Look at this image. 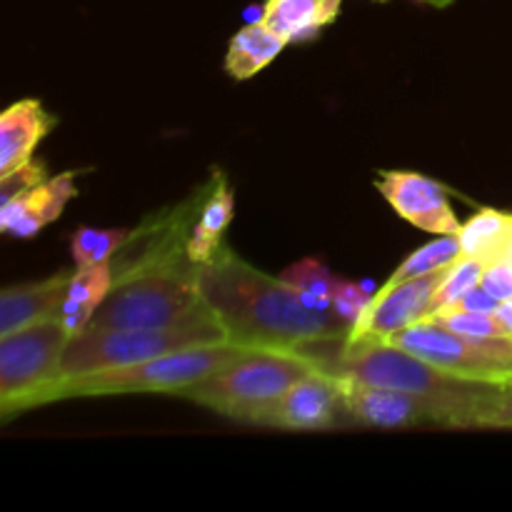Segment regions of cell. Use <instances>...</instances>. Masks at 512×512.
Masks as SVG:
<instances>
[{
	"instance_id": "cell-13",
	"label": "cell",
	"mask_w": 512,
	"mask_h": 512,
	"mask_svg": "<svg viewBox=\"0 0 512 512\" xmlns=\"http://www.w3.org/2000/svg\"><path fill=\"white\" fill-rule=\"evenodd\" d=\"M390 208L415 228L433 235H458L460 220L455 218L448 190L435 180L410 170H383L375 180Z\"/></svg>"
},
{
	"instance_id": "cell-14",
	"label": "cell",
	"mask_w": 512,
	"mask_h": 512,
	"mask_svg": "<svg viewBox=\"0 0 512 512\" xmlns=\"http://www.w3.org/2000/svg\"><path fill=\"white\" fill-rule=\"evenodd\" d=\"M78 195L73 173L48 178L38 188L0 205V230L13 238H33L45 225L60 218L65 205Z\"/></svg>"
},
{
	"instance_id": "cell-29",
	"label": "cell",
	"mask_w": 512,
	"mask_h": 512,
	"mask_svg": "<svg viewBox=\"0 0 512 512\" xmlns=\"http://www.w3.org/2000/svg\"><path fill=\"white\" fill-rule=\"evenodd\" d=\"M368 285H358L350 283V280H340L338 290H335V300H333V310L345 320V323L355 325L358 323L360 315L370 308L373 303L375 293H368Z\"/></svg>"
},
{
	"instance_id": "cell-19",
	"label": "cell",
	"mask_w": 512,
	"mask_h": 512,
	"mask_svg": "<svg viewBox=\"0 0 512 512\" xmlns=\"http://www.w3.org/2000/svg\"><path fill=\"white\" fill-rule=\"evenodd\" d=\"M110 288H113L110 263L85 265V268L75 270L68 285V295L63 300V308L58 313L60 323L65 325L70 335H78L80 330L88 328L95 310L103 303L105 295L110 293Z\"/></svg>"
},
{
	"instance_id": "cell-15",
	"label": "cell",
	"mask_w": 512,
	"mask_h": 512,
	"mask_svg": "<svg viewBox=\"0 0 512 512\" xmlns=\"http://www.w3.org/2000/svg\"><path fill=\"white\" fill-rule=\"evenodd\" d=\"M73 273L60 270L50 278L5 288L0 295V335L15 333L40 320L58 318Z\"/></svg>"
},
{
	"instance_id": "cell-7",
	"label": "cell",
	"mask_w": 512,
	"mask_h": 512,
	"mask_svg": "<svg viewBox=\"0 0 512 512\" xmlns=\"http://www.w3.org/2000/svg\"><path fill=\"white\" fill-rule=\"evenodd\" d=\"M378 343L408 350L455 378L508 383L512 375V335L475 338V335L455 333L433 320H420Z\"/></svg>"
},
{
	"instance_id": "cell-35",
	"label": "cell",
	"mask_w": 512,
	"mask_h": 512,
	"mask_svg": "<svg viewBox=\"0 0 512 512\" xmlns=\"http://www.w3.org/2000/svg\"><path fill=\"white\" fill-rule=\"evenodd\" d=\"M503 385H508V388H512V375H510V380H508V383H503Z\"/></svg>"
},
{
	"instance_id": "cell-17",
	"label": "cell",
	"mask_w": 512,
	"mask_h": 512,
	"mask_svg": "<svg viewBox=\"0 0 512 512\" xmlns=\"http://www.w3.org/2000/svg\"><path fill=\"white\" fill-rule=\"evenodd\" d=\"M343 0H268L263 5V20L273 33L288 43L310 40L333 23Z\"/></svg>"
},
{
	"instance_id": "cell-25",
	"label": "cell",
	"mask_w": 512,
	"mask_h": 512,
	"mask_svg": "<svg viewBox=\"0 0 512 512\" xmlns=\"http://www.w3.org/2000/svg\"><path fill=\"white\" fill-rule=\"evenodd\" d=\"M485 268H488V265L480 263V260L475 258L455 260V263L448 268V273H445L443 283H440L438 290H435L433 313L448 308V305H455L465 293H468V290H473L475 285H480Z\"/></svg>"
},
{
	"instance_id": "cell-18",
	"label": "cell",
	"mask_w": 512,
	"mask_h": 512,
	"mask_svg": "<svg viewBox=\"0 0 512 512\" xmlns=\"http://www.w3.org/2000/svg\"><path fill=\"white\" fill-rule=\"evenodd\" d=\"M235 215V195L228 188V180L223 173L215 170V185L210 190L208 200H205L200 218L195 220L193 235L188 243V255L193 263H208L215 253L220 250L228 230L230 220Z\"/></svg>"
},
{
	"instance_id": "cell-12",
	"label": "cell",
	"mask_w": 512,
	"mask_h": 512,
	"mask_svg": "<svg viewBox=\"0 0 512 512\" xmlns=\"http://www.w3.org/2000/svg\"><path fill=\"white\" fill-rule=\"evenodd\" d=\"M448 268L435 270V273L420 275V278L405 280L398 285H383L375 293L373 303L358 318L348 343H365V340H385L393 333L420 323L433 313V298L438 285L443 283Z\"/></svg>"
},
{
	"instance_id": "cell-4",
	"label": "cell",
	"mask_w": 512,
	"mask_h": 512,
	"mask_svg": "<svg viewBox=\"0 0 512 512\" xmlns=\"http://www.w3.org/2000/svg\"><path fill=\"white\" fill-rule=\"evenodd\" d=\"M205 310L198 263L145 270L113 283L88 330H158L188 323Z\"/></svg>"
},
{
	"instance_id": "cell-10",
	"label": "cell",
	"mask_w": 512,
	"mask_h": 512,
	"mask_svg": "<svg viewBox=\"0 0 512 512\" xmlns=\"http://www.w3.org/2000/svg\"><path fill=\"white\" fill-rule=\"evenodd\" d=\"M345 415H350L345 380L320 368L280 398L250 410L240 423L280 430H330L338 428Z\"/></svg>"
},
{
	"instance_id": "cell-27",
	"label": "cell",
	"mask_w": 512,
	"mask_h": 512,
	"mask_svg": "<svg viewBox=\"0 0 512 512\" xmlns=\"http://www.w3.org/2000/svg\"><path fill=\"white\" fill-rule=\"evenodd\" d=\"M425 320H433V323L445 325V328L455 330V333L475 335V338H498V335H510L495 313H470V310L455 308V305H448V308L428 315Z\"/></svg>"
},
{
	"instance_id": "cell-24",
	"label": "cell",
	"mask_w": 512,
	"mask_h": 512,
	"mask_svg": "<svg viewBox=\"0 0 512 512\" xmlns=\"http://www.w3.org/2000/svg\"><path fill=\"white\" fill-rule=\"evenodd\" d=\"M128 238V230H98V228H80L75 230L70 240V253L78 268L85 265H103L113 260L123 240Z\"/></svg>"
},
{
	"instance_id": "cell-6",
	"label": "cell",
	"mask_w": 512,
	"mask_h": 512,
	"mask_svg": "<svg viewBox=\"0 0 512 512\" xmlns=\"http://www.w3.org/2000/svg\"><path fill=\"white\" fill-rule=\"evenodd\" d=\"M228 343L223 325L213 310H205L188 323L158 330H80L68 340L60 358L58 378L98 373V370L125 368L143 363L173 350L198 348V345ZM53 383V380H50Z\"/></svg>"
},
{
	"instance_id": "cell-34",
	"label": "cell",
	"mask_w": 512,
	"mask_h": 512,
	"mask_svg": "<svg viewBox=\"0 0 512 512\" xmlns=\"http://www.w3.org/2000/svg\"><path fill=\"white\" fill-rule=\"evenodd\" d=\"M503 263H505V265H508V268L512 270V245H510V248H508V253H505V255H503Z\"/></svg>"
},
{
	"instance_id": "cell-1",
	"label": "cell",
	"mask_w": 512,
	"mask_h": 512,
	"mask_svg": "<svg viewBox=\"0 0 512 512\" xmlns=\"http://www.w3.org/2000/svg\"><path fill=\"white\" fill-rule=\"evenodd\" d=\"M205 305L223 325L228 343L245 348H303L325 340H345L353 325L335 310H315L285 280L270 278L220 245L198 265Z\"/></svg>"
},
{
	"instance_id": "cell-22",
	"label": "cell",
	"mask_w": 512,
	"mask_h": 512,
	"mask_svg": "<svg viewBox=\"0 0 512 512\" xmlns=\"http://www.w3.org/2000/svg\"><path fill=\"white\" fill-rule=\"evenodd\" d=\"M280 280L295 288L300 298L315 310H333L335 290H338L340 280L325 268L320 260L305 258L300 263L290 265L285 273H280Z\"/></svg>"
},
{
	"instance_id": "cell-21",
	"label": "cell",
	"mask_w": 512,
	"mask_h": 512,
	"mask_svg": "<svg viewBox=\"0 0 512 512\" xmlns=\"http://www.w3.org/2000/svg\"><path fill=\"white\" fill-rule=\"evenodd\" d=\"M463 258H475L490 265L503 260L512 245V213L483 208L463 223L458 233Z\"/></svg>"
},
{
	"instance_id": "cell-36",
	"label": "cell",
	"mask_w": 512,
	"mask_h": 512,
	"mask_svg": "<svg viewBox=\"0 0 512 512\" xmlns=\"http://www.w3.org/2000/svg\"><path fill=\"white\" fill-rule=\"evenodd\" d=\"M378 3H385V0H378Z\"/></svg>"
},
{
	"instance_id": "cell-23",
	"label": "cell",
	"mask_w": 512,
	"mask_h": 512,
	"mask_svg": "<svg viewBox=\"0 0 512 512\" xmlns=\"http://www.w3.org/2000/svg\"><path fill=\"white\" fill-rule=\"evenodd\" d=\"M463 258V250H460V238L458 235H438L435 240H430L428 245L418 248L415 253H410L403 263L395 268V273L390 275L385 285H398L405 280L420 278V275L435 273V270L450 268L455 260Z\"/></svg>"
},
{
	"instance_id": "cell-31",
	"label": "cell",
	"mask_w": 512,
	"mask_h": 512,
	"mask_svg": "<svg viewBox=\"0 0 512 512\" xmlns=\"http://www.w3.org/2000/svg\"><path fill=\"white\" fill-rule=\"evenodd\" d=\"M455 308L470 310V313H495V310L500 308V300L493 298L483 285H475L473 290H468V293L455 303Z\"/></svg>"
},
{
	"instance_id": "cell-26",
	"label": "cell",
	"mask_w": 512,
	"mask_h": 512,
	"mask_svg": "<svg viewBox=\"0 0 512 512\" xmlns=\"http://www.w3.org/2000/svg\"><path fill=\"white\" fill-rule=\"evenodd\" d=\"M470 428L512 430V388L493 383L470 410Z\"/></svg>"
},
{
	"instance_id": "cell-33",
	"label": "cell",
	"mask_w": 512,
	"mask_h": 512,
	"mask_svg": "<svg viewBox=\"0 0 512 512\" xmlns=\"http://www.w3.org/2000/svg\"><path fill=\"white\" fill-rule=\"evenodd\" d=\"M418 3L433 5V8H448V5H453L455 0H418Z\"/></svg>"
},
{
	"instance_id": "cell-20",
	"label": "cell",
	"mask_w": 512,
	"mask_h": 512,
	"mask_svg": "<svg viewBox=\"0 0 512 512\" xmlns=\"http://www.w3.org/2000/svg\"><path fill=\"white\" fill-rule=\"evenodd\" d=\"M290 45L265 23H250L233 35L225 53V70L235 80H248L268 68L275 58Z\"/></svg>"
},
{
	"instance_id": "cell-3",
	"label": "cell",
	"mask_w": 512,
	"mask_h": 512,
	"mask_svg": "<svg viewBox=\"0 0 512 512\" xmlns=\"http://www.w3.org/2000/svg\"><path fill=\"white\" fill-rule=\"evenodd\" d=\"M303 353L318 360L320 368L348 380V383L408 390V393L445 400L460 410L463 428H470V410H473L475 400L493 385L455 378L408 350L395 348L390 343H378V340H365V343L340 340L338 353L333 355L310 353V350H303Z\"/></svg>"
},
{
	"instance_id": "cell-30",
	"label": "cell",
	"mask_w": 512,
	"mask_h": 512,
	"mask_svg": "<svg viewBox=\"0 0 512 512\" xmlns=\"http://www.w3.org/2000/svg\"><path fill=\"white\" fill-rule=\"evenodd\" d=\"M480 285H483L493 298H498L500 303H505V300L512 298V270L503 263V260L490 263L488 268H485Z\"/></svg>"
},
{
	"instance_id": "cell-8",
	"label": "cell",
	"mask_w": 512,
	"mask_h": 512,
	"mask_svg": "<svg viewBox=\"0 0 512 512\" xmlns=\"http://www.w3.org/2000/svg\"><path fill=\"white\" fill-rule=\"evenodd\" d=\"M215 185V173L205 185H200L190 198L180 200L173 208L145 218L110 260L113 283L130 278V275L145 273V270L173 268V265L193 263L188 255L190 235H193L195 220L200 218L205 200Z\"/></svg>"
},
{
	"instance_id": "cell-9",
	"label": "cell",
	"mask_w": 512,
	"mask_h": 512,
	"mask_svg": "<svg viewBox=\"0 0 512 512\" xmlns=\"http://www.w3.org/2000/svg\"><path fill=\"white\" fill-rule=\"evenodd\" d=\"M73 335L60 318L40 320L15 333L0 335V415L10 410L40 385L58 378L60 358Z\"/></svg>"
},
{
	"instance_id": "cell-5",
	"label": "cell",
	"mask_w": 512,
	"mask_h": 512,
	"mask_svg": "<svg viewBox=\"0 0 512 512\" xmlns=\"http://www.w3.org/2000/svg\"><path fill=\"white\" fill-rule=\"evenodd\" d=\"M315 370H320L318 360L298 348H245L213 375L185 388L178 398L193 400L240 423L250 410L280 398Z\"/></svg>"
},
{
	"instance_id": "cell-32",
	"label": "cell",
	"mask_w": 512,
	"mask_h": 512,
	"mask_svg": "<svg viewBox=\"0 0 512 512\" xmlns=\"http://www.w3.org/2000/svg\"><path fill=\"white\" fill-rule=\"evenodd\" d=\"M495 315H498L500 323H503L505 330L512 335V298L505 300V303H500V308L495 310Z\"/></svg>"
},
{
	"instance_id": "cell-11",
	"label": "cell",
	"mask_w": 512,
	"mask_h": 512,
	"mask_svg": "<svg viewBox=\"0 0 512 512\" xmlns=\"http://www.w3.org/2000/svg\"><path fill=\"white\" fill-rule=\"evenodd\" d=\"M345 403L350 418L370 428H415V425L463 428V415L455 405L408 390L375 388V385L345 380Z\"/></svg>"
},
{
	"instance_id": "cell-2",
	"label": "cell",
	"mask_w": 512,
	"mask_h": 512,
	"mask_svg": "<svg viewBox=\"0 0 512 512\" xmlns=\"http://www.w3.org/2000/svg\"><path fill=\"white\" fill-rule=\"evenodd\" d=\"M245 345L235 343H213L198 345V348L173 350V353L158 355V358L143 360V363L125 365V368L98 370V373L75 375V378H60L45 383L20 398L13 405L8 418L25 413L38 405L58 403L68 398H98V395H128V393H168L180 395L190 385L200 383L225 363L240 355Z\"/></svg>"
},
{
	"instance_id": "cell-16",
	"label": "cell",
	"mask_w": 512,
	"mask_h": 512,
	"mask_svg": "<svg viewBox=\"0 0 512 512\" xmlns=\"http://www.w3.org/2000/svg\"><path fill=\"white\" fill-rule=\"evenodd\" d=\"M53 128V118L40 100H18L0 115V175L33 160L40 140Z\"/></svg>"
},
{
	"instance_id": "cell-28",
	"label": "cell",
	"mask_w": 512,
	"mask_h": 512,
	"mask_svg": "<svg viewBox=\"0 0 512 512\" xmlns=\"http://www.w3.org/2000/svg\"><path fill=\"white\" fill-rule=\"evenodd\" d=\"M45 180H48V175H45V165L38 163V160H30V163L20 165V168L0 175V205L18 198V195L28 193V190L38 188V185L45 183Z\"/></svg>"
}]
</instances>
